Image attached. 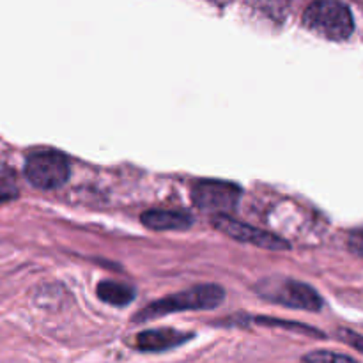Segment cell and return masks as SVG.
<instances>
[{"label": "cell", "instance_id": "12", "mask_svg": "<svg viewBox=\"0 0 363 363\" xmlns=\"http://www.w3.org/2000/svg\"><path fill=\"white\" fill-rule=\"evenodd\" d=\"M350 248L354 252V254L363 255V229L354 230L350 238Z\"/></svg>", "mask_w": 363, "mask_h": 363}, {"label": "cell", "instance_id": "9", "mask_svg": "<svg viewBox=\"0 0 363 363\" xmlns=\"http://www.w3.org/2000/svg\"><path fill=\"white\" fill-rule=\"evenodd\" d=\"M96 293H98L99 300L108 305H113V307L130 305L135 300V296H137L135 287H131L130 284L116 282V280H103L98 286V289H96Z\"/></svg>", "mask_w": 363, "mask_h": 363}, {"label": "cell", "instance_id": "4", "mask_svg": "<svg viewBox=\"0 0 363 363\" xmlns=\"http://www.w3.org/2000/svg\"><path fill=\"white\" fill-rule=\"evenodd\" d=\"M25 177L41 190L62 186L69 177V163L59 151L34 152L25 162Z\"/></svg>", "mask_w": 363, "mask_h": 363}, {"label": "cell", "instance_id": "8", "mask_svg": "<svg viewBox=\"0 0 363 363\" xmlns=\"http://www.w3.org/2000/svg\"><path fill=\"white\" fill-rule=\"evenodd\" d=\"M142 223L152 230H183L190 229L194 218L188 213L152 209V211H145L142 215Z\"/></svg>", "mask_w": 363, "mask_h": 363}, {"label": "cell", "instance_id": "3", "mask_svg": "<svg viewBox=\"0 0 363 363\" xmlns=\"http://www.w3.org/2000/svg\"><path fill=\"white\" fill-rule=\"evenodd\" d=\"M257 291L266 300L275 301V303L286 305L291 308H303V311L318 312L321 311L323 300L315 289L298 280L275 277V279L261 280Z\"/></svg>", "mask_w": 363, "mask_h": 363}, {"label": "cell", "instance_id": "11", "mask_svg": "<svg viewBox=\"0 0 363 363\" xmlns=\"http://www.w3.org/2000/svg\"><path fill=\"white\" fill-rule=\"evenodd\" d=\"M18 197V190L13 183H0V204L7 201H13Z\"/></svg>", "mask_w": 363, "mask_h": 363}, {"label": "cell", "instance_id": "5", "mask_svg": "<svg viewBox=\"0 0 363 363\" xmlns=\"http://www.w3.org/2000/svg\"><path fill=\"white\" fill-rule=\"evenodd\" d=\"M241 188L236 183L220 179H201L191 188V201L199 209L223 215L240 204Z\"/></svg>", "mask_w": 363, "mask_h": 363}, {"label": "cell", "instance_id": "1", "mask_svg": "<svg viewBox=\"0 0 363 363\" xmlns=\"http://www.w3.org/2000/svg\"><path fill=\"white\" fill-rule=\"evenodd\" d=\"M225 298V291L216 284H206V286L191 287L183 293L170 294L163 300L155 301L147 305L140 314L135 318V321H151V319L163 318V315L174 314V312L183 311H209V308L218 307Z\"/></svg>", "mask_w": 363, "mask_h": 363}, {"label": "cell", "instance_id": "6", "mask_svg": "<svg viewBox=\"0 0 363 363\" xmlns=\"http://www.w3.org/2000/svg\"><path fill=\"white\" fill-rule=\"evenodd\" d=\"M213 223L218 230L225 233L227 236L234 238V240L241 241V243H250L254 247L264 248V250H287L289 243L284 241L282 238L275 236V234L268 233V230H261L257 227H250L243 222L230 218L227 215H216L213 218Z\"/></svg>", "mask_w": 363, "mask_h": 363}, {"label": "cell", "instance_id": "10", "mask_svg": "<svg viewBox=\"0 0 363 363\" xmlns=\"http://www.w3.org/2000/svg\"><path fill=\"white\" fill-rule=\"evenodd\" d=\"M303 363H357L346 354L332 353V351H314L303 358Z\"/></svg>", "mask_w": 363, "mask_h": 363}, {"label": "cell", "instance_id": "7", "mask_svg": "<svg viewBox=\"0 0 363 363\" xmlns=\"http://www.w3.org/2000/svg\"><path fill=\"white\" fill-rule=\"evenodd\" d=\"M191 333L177 332V330L170 328H160V330H147L137 335V347L140 351H165L172 350V347L179 346V344L186 342L191 339Z\"/></svg>", "mask_w": 363, "mask_h": 363}, {"label": "cell", "instance_id": "2", "mask_svg": "<svg viewBox=\"0 0 363 363\" xmlns=\"http://www.w3.org/2000/svg\"><path fill=\"white\" fill-rule=\"evenodd\" d=\"M303 25L308 30L332 41H346L354 30L353 14L350 7L346 4L332 2V0L311 4L303 13Z\"/></svg>", "mask_w": 363, "mask_h": 363}]
</instances>
